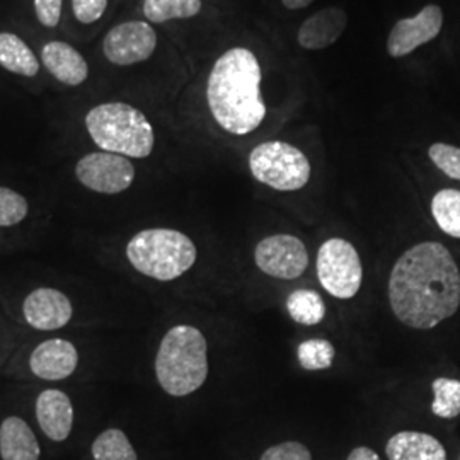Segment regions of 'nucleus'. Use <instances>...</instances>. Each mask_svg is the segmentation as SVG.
I'll use <instances>...</instances> for the list:
<instances>
[{
	"instance_id": "nucleus-1",
	"label": "nucleus",
	"mask_w": 460,
	"mask_h": 460,
	"mask_svg": "<svg viewBox=\"0 0 460 460\" xmlns=\"http://www.w3.org/2000/svg\"><path fill=\"white\" fill-rule=\"evenodd\" d=\"M389 304L408 328L431 329L460 307V271L454 256L440 243L410 247L389 279Z\"/></svg>"
},
{
	"instance_id": "nucleus-2",
	"label": "nucleus",
	"mask_w": 460,
	"mask_h": 460,
	"mask_svg": "<svg viewBox=\"0 0 460 460\" xmlns=\"http://www.w3.org/2000/svg\"><path fill=\"white\" fill-rule=\"evenodd\" d=\"M207 101L215 121L232 135H247L263 123L261 66L251 49H227L215 62Z\"/></svg>"
},
{
	"instance_id": "nucleus-3",
	"label": "nucleus",
	"mask_w": 460,
	"mask_h": 460,
	"mask_svg": "<svg viewBox=\"0 0 460 460\" xmlns=\"http://www.w3.org/2000/svg\"><path fill=\"white\" fill-rule=\"evenodd\" d=\"M155 376L165 393L184 397L198 391L208 377V346L201 331L193 326L169 329L163 338Z\"/></svg>"
},
{
	"instance_id": "nucleus-4",
	"label": "nucleus",
	"mask_w": 460,
	"mask_h": 460,
	"mask_svg": "<svg viewBox=\"0 0 460 460\" xmlns=\"http://www.w3.org/2000/svg\"><path fill=\"white\" fill-rule=\"evenodd\" d=\"M85 128L98 147L125 157L144 159L154 150V128L140 110L127 102H106L85 116Z\"/></svg>"
},
{
	"instance_id": "nucleus-5",
	"label": "nucleus",
	"mask_w": 460,
	"mask_h": 460,
	"mask_svg": "<svg viewBox=\"0 0 460 460\" xmlns=\"http://www.w3.org/2000/svg\"><path fill=\"white\" fill-rule=\"evenodd\" d=\"M127 258L148 279L171 281L184 275L197 261V246L180 230L147 229L135 234Z\"/></svg>"
},
{
	"instance_id": "nucleus-6",
	"label": "nucleus",
	"mask_w": 460,
	"mask_h": 460,
	"mask_svg": "<svg viewBox=\"0 0 460 460\" xmlns=\"http://www.w3.org/2000/svg\"><path fill=\"white\" fill-rule=\"evenodd\" d=\"M249 169L256 181L277 191L302 190L311 180V163L300 148L287 142H264L252 148Z\"/></svg>"
},
{
	"instance_id": "nucleus-7",
	"label": "nucleus",
	"mask_w": 460,
	"mask_h": 460,
	"mask_svg": "<svg viewBox=\"0 0 460 460\" xmlns=\"http://www.w3.org/2000/svg\"><path fill=\"white\" fill-rule=\"evenodd\" d=\"M317 277L326 292L336 298L346 300L357 296L363 279L357 249L340 237L326 241L317 254Z\"/></svg>"
},
{
	"instance_id": "nucleus-8",
	"label": "nucleus",
	"mask_w": 460,
	"mask_h": 460,
	"mask_svg": "<svg viewBox=\"0 0 460 460\" xmlns=\"http://www.w3.org/2000/svg\"><path fill=\"white\" fill-rule=\"evenodd\" d=\"M75 174L85 188L96 193L118 195L132 186L135 167L125 155L93 152L77 163Z\"/></svg>"
},
{
	"instance_id": "nucleus-9",
	"label": "nucleus",
	"mask_w": 460,
	"mask_h": 460,
	"mask_svg": "<svg viewBox=\"0 0 460 460\" xmlns=\"http://www.w3.org/2000/svg\"><path fill=\"white\" fill-rule=\"evenodd\" d=\"M254 261L270 277L296 279L307 270L309 252L296 235L275 234L256 246Z\"/></svg>"
},
{
	"instance_id": "nucleus-10",
	"label": "nucleus",
	"mask_w": 460,
	"mask_h": 460,
	"mask_svg": "<svg viewBox=\"0 0 460 460\" xmlns=\"http://www.w3.org/2000/svg\"><path fill=\"white\" fill-rule=\"evenodd\" d=\"M157 47V33L144 21H130L115 26L106 34L102 49L115 66H127L146 62Z\"/></svg>"
},
{
	"instance_id": "nucleus-11",
	"label": "nucleus",
	"mask_w": 460,
	"mask_h": 460,
	"mask_svg": "<svg viewBox=\"0 0 460 460\" xmlns=\"http://www.w3.org/2000/svg\"><path fill=\"white\" fill-rule=\"evenodd\" d=\"M444 28V11L429 4L414 17L401 19L387 38V51L393 58H402L414 49L433 41Z\"/></svg>"
},
{
	"instance_id": "nucleus-12",
	"label": "nucleus",
	"mask_w": 460,
	"mask_h": 460,
	"mask_svg": "<svg viewBox=\"0 0 460 460\" xmlns=\"http://www.w3.org/2000/svg\"><path fill=\"white\" fill-rule=\"evenodd\" d=\"M22 313L26 323L40 331L66 328L72 319V302L57 288H36L26 296Z\"/></svg>"
},
{
	"instance_id": "nucleus-13",
	"label": "nucleus",
	"mask_w": 460,
	"mask_h": 460,
	"mask_svg": "<svg viewBox=\"0 0 460 460\" xmlns=\"http://www.w3.org/2000/svg\"><path fill=\"white\" fill-rule=\"evenodd\" d=\"M79 365L77 348L66 340H49L34 348L30 368L43 380H64L70 377Z\"/></svg>"
},
{
	"instance_id": "nucleus-14",
	"label": "nucleus",
	"mask_w": 460,
	"mask_h": 460,
	"mask_svg": "<svg viewBox=\"0 0 460 460\" xmlns=\"http://www.w3.org/2000/svg\"><path fill=\"white\" fill-rule=\"evenodd\" d=\"M36 420L53 442H64L74 427V406L70 397L58 389H47L36 399Z\"/></svg>"
},
{
	"instance_id": "nucleus-15",
	"label": "nucleus",
	"mask_w": 460,
	"mask_h": 460,
	"mask_svg": "<svg viewBox=\"0 0 460 460\" xmlns=\"http://www.w3.org/2000/svg\"><path fill=\"white\" fill-rule=\"evenodd\" d=\"M348 16L340 7L321 9L307 17L298 28V45L305 49H324L334 45L340 36L345 33Z\"/></svg>"
},
{
	"instance_id": "nucleus-16",
	"label": "nucleus",
	"mask_w": 460,
	"mask_h": 460,
	"mask_svg": "<svg viewBox=\"0 0 460 460\" xmlns=\"http://www.w3.org/2000/svg\"><path fill=\"white\" fill-rule=\"evenodd\" d=\"M43 66L49 74L66 85H81L89 75L83 55L64 41H49L41 51Z\"/></svg>"
},
{
	"instance_id": "nucleus-17",
	"label": "nucleus",
	"mask_w": 460,
	"mask_h": 460,
	"mask_svg": "<svg viewBox=\"0 0 460 460\" xmlns=\"http://www.w3.org/2000/svg\"><path fill=\"white\" fill-rule=\"evenodd\" d=\"M41 448L30 425L9 416L0 425V457L2 460H40Z\"/></svg>"
},
{
	"instance_id": "nucleus-18",
	"label": "nucleus",
	"mask_w": 460,
	"mask_h": 460,
	"mask_svg": "<svg viewBox=\"0 0 460 460\" xmlns=\"http://www.w3.org/2000/svg\"><path fill=\"white\" fill-rule=\"evenodd\" d=\"M389 460H447L444 445L435 437L420 431H401L387 442Z\"/></svg>"
},
{
	"instance_id": "nucleus-19",
	"label": "nucleus",
	"mask_w": 460,
	"mask_h": 460,
	"mask_svg": "<svg viewBox=\"0 0 460 460\" xmlns=\"http://www.w3.org/2000/svg\"><path fill=\"white\" fill-rule=\"evenodd\" d=\"M0 66L17 75L34 77L40 70V62L19 36L0 33Z\"/></svg>"
},
{
	"instance_id": "nucleus-20",
	"label": "nucleus",
	"mask_w": 460,
	"mask_h": 460,
	"mask_svg": "<svg viewBox=\"0 0 460 460\" xmlns=\"http://www.w3.org/2000/svg\"><path fill=\"white\" fill-rule=\"evenodd\" d=\"M287 309L290 317L304 326H315L323 323L326 315V304L315 290L300 288L287 298Z\"/></svg>"
},
{
	"instance_id": "nucleus-21",
	"label": "nucleus",
	"mask_w": 460,
	"mask_h": 460,
	"mask_svg": "<svg viewBox=\"0 0 460 460\" xmlns=\"http://www.w3.org/2000/svg\"><path fill=\"white\" fill-rule=\"evenodd\" d=\"M431 214L447 235L460 239V191L447 188L431 199Z\"/></svg>"
},
{
	"instance_id": "nucleus-22",
	"label": "nucleus",
	"mask_w": 460,
	"mask_h": 460,
	"mask_svg": "<svg viewBox=\"0 0 460 460\" xmlns=\"http://www.w3.org/2000/svg\"><path fill=\"white\" fill-rule=\"evenodd\" d=\"M201 11V0H146L144 14L150 22L161 24L172 19L195 17Z\"/></svg>"
},
{
	"instance_id": "nucleus-23",
	"label": "nucleus",
	"mask_w": 460,
	"mask_h": 460,
	"mask_svg": "<svg viewBox=\"0 0 460 460\" xmlns=\"http://www.w3.org/2000/svg\"><path fill=\"white\" fill-rule=\"evenodd\" d=\"M93 457L94 460H138L128 437L118 428H110L99 435L93 444Z\"/></svg>"
},
{
	"instance_id": "nucleus-24",
	"label": "nucleus",
	"mask_w": 460,
	"mask_h": 460,
	"mask_svg": "<svg viewBox=\"0 0 460 460\" xmlns=\"http://www.w3.org/2000/svg\"><path fill=\"white\" fill-rule=\"evenodd\" d=\"M431 411L438 418L454 420L460 414V380L440 377L433 382Z\"/></svg>"
},
{
	"instance_id": "nucleus-25",
	"label": "nucleus",
	"mask_w": 460,
	"mask_h": 460,
	"mask_svg": "<svg viewBox=\"0 0 460 460\" xmlns=\"http://www.w3.org/2000/svg\"><path fill=\"white\" fill-rule=\"evenodd\" d=\"M298 362L305 370H326L334 362V346L326 340H307L296 349Z\"/></svg>"
},
{
	"instance_id": "nucleus-26",
	"label": "nucleus",
	"mask_w": 460,
	"mask_h": 460,
	"mask_svg": "<svg viewBox=\"0 0 460 460\" xmlns=\"http://www.w3.org/2000/svg\"><path fill=\"white\" fill-rule=\"evenodd\" d=\"M30 212L28 201L11 188L0 186V227H13L21 224Z\"/></svg>"
},
{
	"instance_id": "nucleus-27",
	"label": "nucleus",
	"mask_w": 460,
	"mask_h": 460,
	"mask_svg": "<svg viewBox=\"0 0 460 460\" xmlns=\"http://www.w3.org/2000/svg\"><path fill=\"white\" fill-rule=\"evenodd\" d=\"M431 163L452 180L460 181V148L448 144H433L428 148Z\"/></svg>"
},
{
	"instance_id": "nucleus-28",
	"label": "nucleus",
	"mask_w": 460,
	"mask_h": 460,
	"mask_svg": "<svg viewBox=\"0 0 460 460\" xmlns=\"http://www.w3.org/2000/svg\"><path fill=\"white\" fill-rule=\"evenodd\" d=\"M261 460H313V454L300 442H283L270 447Z\"/></svg>"
},
{
	"instance_id": "nucleus-29",
	"label": "nucleus",
	"mask_w": 460,
	"mask_h": 460,
	"mask_svg": "<svg viewBox=\"0 0 460 460\" xmlns=\"http://www.w3.org/2000/svg\"><path fill=\"white\" fill-rule=\"evenodd\" d=\"M74 14L83 24H93L104 14L108 0H72Z\"/></svg>"
},
{
	"instance_id": "nucleus-30",
	"label": "nucleus",
	"mask_w": 460,
	"mask_h": 460,
	"mask_svg": "<svg viewBox=\"0 0 460 460\" xmlns=\"http://www.w3.org/2000/svg\"><path fill=\"white\" fill-rule=\"evenodd\" d=\"M62 2L64 0H34V11L38 21L47 28L58 26L62 17Z\"/></svg>"
},
{
	"instance_id": "nucleus-31",
	"label": "nucleus",
	"mask_w": 460,
	"mask_h": 460,
	"mask_svg": "<svg viewBox=\"0 0 460 460\" xmlns=\"http://www.w3.org/2000/svg\"><path fill=\"white\" fill-rule=\"evenodd\" d=\"M348 460H380L377 452H374L368 447H358L355 450H351V454L348 456Z\"/></svg>"
},
{
	"instance_id": "nucleus-32",
	"label": "nucleus",
	"mask_w": 460,
	"mask_h": 460,
	"mask_svg": "<svg viewBox=\"0 0 460 460\" xmlns=\"http://www.w3.org/2000/svg\"><path fill=\"white\" fill-rule=\"evenodd\" d=\"M314 0H281L283 7H287L288 11H298V9H305L313 4Z\"/></svg>"
}]
</instances>
